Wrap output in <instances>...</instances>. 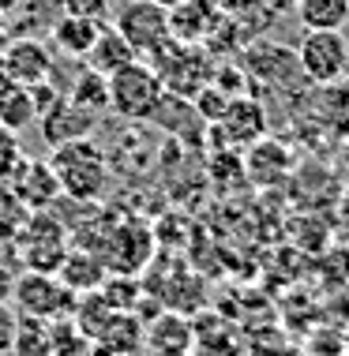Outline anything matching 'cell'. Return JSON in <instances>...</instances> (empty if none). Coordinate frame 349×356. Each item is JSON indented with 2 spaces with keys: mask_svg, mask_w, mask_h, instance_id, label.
Returning a JSON list of instances; mask_svg holds the SVG:
<instances>
[{
  "mask_svg": "<svg viewBox=\"0 0 349 356\" xmlns=\"http://www.w3.org/2000/svg\"><path fill=\"white\" fill-rule=\"evenodd\" d=\"M297 4H300V0H267V8H270L274 15H282V12H297Z\"/></svg>",
  "mask_w": 349,
  "mask_h": 356,
  "instance_id": "30",
  "label": "cell"
},
{
  "mask_svg": "<svg viewBox=\"0 0 349 356\" xmlns=\"http://www.w3.org/2000/svg\"><path fill=\"white\" fill-rule=\"evenodd\" d=\"M150 68L158 72L162 86H166L169 94H177V98H196L203 86L210 83V75H215V56H210L203 45H192V42H166L158 53L150 56Z\"/></svg>",
  "mask_w": 349,
  "mask_h": 356,
  "instance_id": "4",
  "label": "cell"
},
{
  "mask_svg": "<svg viewBox=\"0 0 349 356\" xmlns=\"http://www.w3.org/2000/svg\"><path fill=\"white\" fill-rule=\"evenodd\" d=\"M64 15H79L91 23H109V0H61Z\"/></svg>",
  "mask_w": 349,
  "mask_h": 356,
  "instance_id": "26",
  "label": "cell"
},
{
  "mask_svg": "<svg viewBox=\"0 0 349 356\" xmlns=\"http://www.w3.org/2000/svg\"><path fill=\"white\" fill-rule=\"evenodd\" d=\"M23 158H26V154L19 150L15 131L0 128V184H8V180H12V172L19 169V161H23Z\"/></svg>",
  "mask_w": 349,
  "mask_h": 356,
  "instance_id": "25",
  "label": "cell"
},
{
  "mask_svg": "<svg viewBox=\"0 0 349 356\" xmlns=\"http://www.w3.org/2000/svg\"><path fill=\"white\" fill-rule=\"evenodd\" d=\"M0 68L4 75L19 86H38V83H49L53 75V49L42 42V38H12V42L0 49Z\"/></svg>",
  "mask_w": 349,
  "mask_h": 356,
  "instance_id": "10",
  "label": "cell"
},
{
  "mask_svg": "<svg viewBox=\"0 0 349 356\" xmlns=\"http://www.w3.org/2000/svg\"><path fill=\"white\" fill-rule=\"evenodd\" d=\"M105 274H109V270H105L102 255L86 252V248L68 252L64 263H61V270H56V277H61L72 293H98L102 282H105Z\"/></svg>",
  "mask_w": 349,
  "mask_h": 356,
  "instance_id": "18",
  "label": "cell"
},
{
  "mask_svg": "<svg viewBox=\"0 0 349 356\" xmlns=\"http://www.w3.org/2000/svg\"><path fill=\"white\" fill-rule=\"evenodd\" d=\"M8 188H12L31 210L53 207L56 195H61V180H56V172L45 158H23L19 169L12 172V180H8Z\"/></svg>",
  "mask_w": 349,
  "mask_h": 356,
  "instance_id": "12",
  "label": "cell"
},
{
  "mask_svg": "<svg viewBox=\"0 0 349 356\" xmlns=\"http://www.w3.org/2000/svg\"><path fill=\"white\" fill-rule=\"evenodd\" d=\"M346 4H349V0H346Z\"/></svg>",
  "mask_w": 349,
  "mask_h": 356,
  "instance_id": "32",
  "label": "cell"
},
{
  "mask_svg": "<svg viewBox=\"0 0 349 356\" xmlns=\"http://www.w3.org/2000/svg\"><path fill=\"white\" fill-rule=\"evenodd\" d=\"M215 128L233 147H251L256 139L267 136V109L256 102V94H233Z\"/></svg>",
  "mask_w": 349,
  "mask_h": 356,
  "instance_id": "11",
  "label": "cell"
},
{
  "mask_svg": "<svg viewBox=\"0 0 349 356\" xmlns=\"http://www.w3.org/2000/svg\"><path fill=\"white\" fill-rule=\"evenodd\" d=\"M26 218H31V207H26L8 184H0V240L12 244L19 236V229L26 225Z\"/></svg>",
  "mask_w": 349,
  "mask_h": 356,
  "instance_id": "23",
  "label": "cell"
},
{
  "mask_svg": "<svg viewBox=\"0 0 349 356\" xmlns=\"http://www.w3.org/2000/svg\"><path fill=\"white\" fill-rule=\"evenodd\" d=\"M34 124V98H31V86H19L12 83L4 94H0V128L19 131Z\"/></svg>",
  "mask_w": 349,
  "mask_h": 356,
  "instance_id": "22",
  "label": "cell"
},
{
  "mask_svg": "<svg viewBox=\"0 0 349 356\" xmlns=\"http://www.w3.org/2000/svg\"><path fill=\"white\" fill-rule=\"evenodd\" d=\"M222 15L233 19V23L245 31V38L251 42V38L267 34L270 26H274V12L267 8V0H222Z\"/></svg>",
  "mask_w": 349,
  "mask_h": 356,
  "instance_id": "20",
  "label": "cell"
},
{
  "mask_svg": "<svg viewBox=\"0 0 349 356\" xmlns=\"http://www.w3.org/2000/svg\"><path fill=\"white\" fill-rule=\"evenodd\" d=\"M105 86H109V109L121 120H135V124H150L154 109L166 98V86H162L158 72L147 60L124 64L121 72H113L105 79Z\"/></svg>",
  "mask_w": 349,
  "mask_h": 356,
  "instance_id": "3",
  "label": "cell"
},
{
  "mask_svg": "<svg viewBox=\"0 0 349 356\" xmlns=\"http://www.w3.org/2000/svg\"><path fill=\"white\" fill-rule=\"evenodd\" d=\"M68 98H72L79 109H86V113H105L109 109V86H105V75H98L94 68H79V75L72 79V90H68Z\"/></svg>",
  "mask_w": 349,
  "mask_h": 356,
  "instance_id": "21",
  "label": "cell"
},
{
  "mask_svg": "<svg viewBox=\"0 0 349 356\" xmlns=\"http://www.w3.org/2000/svg\"><path fill=\"white\" fill-rule=\"evenodd\" d=\"M34 124H42V139L49 143V147H64V143H75V139H91L98 117L79 109V105L64 94V98L56 102L53 109H45Z\"/></svg>",
  "mask_w": 349,
  "mask_h": 356,
  "instance_id": "13",
  "label": "cell"
},
{
  "mask_svg": "<svg viewBox=\"0 0 349 356\" xmlns=\"http://www.w3.org/2000/svg\"><path fill=\"white\" fill-rule=\"evenodd\" d=\"M19 341V312L8 300H0V353H12Z\"/></svg>",
  "mask_w": 349,
  "mask_h": 356,
  "instance_id": "27",
  "label": "cell"
},
{
  "mask_svg": "<svg viewBox=\"0 0 349 356\" xmlns=\"http://www.w3.org/2000/svg\"><path fill=\"white\" fill-rule=\"evenodd\" d=\"M102 26L105 23H91V19H79V15H56L49 23V42L68 60H83L91 53V45H94Z\"/></svg>",
  "mask_w": 349,
  "mask_h": 356,
  "instance_id": "16",
  "label": "cell"
},
{
  "mask_svg": "<svg viewBox=\"0 0 349 356\" xmlns=\"http://www.w3.org/2000/svg\"><path fill=\"white\" fill-rule=\"evenodd\" d=\"M297 68L316 86L342 83L349 75V38L342 31H304L297 45Z\"/></svg>",
  "mask_w": 349,
  "mask_h": 356,
  "instance_id": "5",
  "label": "cell"
},
{
  "mask_svg": "<svg viewBox=\"0 0 349 356\" xmlns=\"http://www.w3.org/2000/svg\"><path fill=\"white\" fill-rule=\"evenodd\" d=\"M12 285H15L12 266H4V263H0V300H12Z\"/></svg>",
  "mask_w": 349,
  "mask_h": 356,
  "instance_id": "28",
  "label": "cell"
},
{
  "mask_svg": "<svg viewBox=\"0 0 349 356\" xmlns=\"http://www.w3.org/2000/svg\"><path fill=\"white\" fill-rule=\"evenodd\" d=\"M154 252V236L143 221H121L116 229H109V236L102 240V263L105 270L128 274L135 277L147 266V259Z\"/></svg>",
  "mask_w": 349,
  "mask_h": 356,
  "instance_id": "9",
  "label": "cell"
},
{
  "mask_svg": "<svg viewBox=\"0 0 349 356\" xmlns=\"http://www.w3.org/2000/svg\"><path fill=\"white\" fill-rule=\"evenodd\" d=\"M289 169H293V150H289L286 143L263 136V139H256V143L248 147L245 172L251 177V184L270 188V184H278V180H286Z\"/></svg>",
  "mask_w": 349,
  "mask_h": 356,
  "instance_id": "14",
  "label": "cell"
},
{
  "mask_svg": "<svg viewBox=\"0 0 349 356\" xmlns=\"http://www.w3.org/2000/svg\"><path fill=\"white\" fill-rule=\"evenodd\" d=\"M72 289H68L56 274H15L12 285V300L19 315H34V319H56V315L68 312L72 304Z\"/></svg>",
  "mask_w": 349,
  "mask_h": 356,
  "instance_id": "8",
  "label": "cell"
},
{
  "mask_svg": "<svg viewBox=\"0 0 349 356\" xmlns=\"http://www.w3.org/2000/svg\"><path fill=\"white\" fill-rule=\"evenodd\" d=\"M237 64H240V72H245V79H248V90H251V83L286 86V83H293V75H300L297 49L278 45V42H263V38H251L245 49L237 53Z\"/></svg>",
  "mask_w": 349,
  "mask_h": 356,
  "instance_id": "7",
  "label": "cell"
},
{
  "mask_svg": "<svg viewBox=\"0 0 349 356\" xmlns=\"http://www.w3.org/2000/svg\"><path fill=\"white\" fill-rule=\"evenodd\" d=\"M192 105H196V113H199L207 124H218L222 113H226V105H229V94H222L215 83H207V86L196 94V98H192Z\"/></svg>",
  "mask_w": 349,
  "mask_h": 356,
  "instance_id": "24",
  "label": "cell"
},
{
  "mask_svg": "<svg viewBox=\"0 0 349 356\" xmlns=\"http://www.w3.org/2000/svg\"><path fill=\"white\" fill-rule=\"evenodd\" d=\"M49 165L61 180V191L75 203H98L109 188V161L98 143L91 139H75L64 147H53Z\"/></svg>",
  "mask_w": 349,
  "mask_h": 356,
  "instance_id": "1",
  "label": "cell"
},
{
  "mask_svg": "<svg viewBox=\"0 0 349 356\" xmlns=\"http://www.w3.org/2000/svg\"><path fill=\"white\" fill-rule=\"evenodd\" d=\"M12 19H8V12H4V8H0V49H4V45L8 42H12Z\"/></svg>",
  "mask_w": 349,
  "mask_h": 356,
  "instance_id": "29",
  "label": "cell"
},
{
  "mask_svg": "<svg viewBox=\"0 0 349 356\" xmlns=\"http://www.w3.org/2000/svg\"><path fill=\"white\" fill-rule=\"evenodd\" d=\"M218 15H222V0H180V4L169 8V34L177 42L199 45Z\"/></svg>",
  "mask_w": 349,
  "mask_h": 356,
  "instance_id": "15",
  "label": "cell"
},
{
  "mask_svg": "<svg viewBox=\"0 0 349 356\" xmlns=\"http://www.w3.org/2000/svg\"><path fill=\"white\" fill-rule=\"evenodd\" d=\"M293 15L304 31H346L349 4L346 0H300Z\"/></svg>",
  "mask_w": 349,
  "mask_h": 356,
  "instance_id": "19",
  "label": "cell"
},
{
  "mask_svg": "<svg viewBox=\"0 0 349 356\" xmlns=\"http://www.w3.org/2000/svg\"><path fill=\"white\" fill-rule=\"evenodd\" d=\"M154 4H162V8H173V4H180V0H154Z\"/></svg>",
  "mask_w": 349,
  "mask_h": 356,
  "instance_id": "31",
  "label": "cell"
},
{
  "mask_svg": "<svg viewBox=\"0 0 349 356\" xmlns=\"http://www.w3.org/2000/svg\"><path fill=\"white\" fill-rule=\"evenodd\" d=\"M12 248L19 252L23 270H34V274H56L61 263H64V255L72 252V248H68V225L53 214L49 207L31 210V218H26V225L19 229Z\"/></svg>",
  "mask_w": 349,
  "mask_h": 356,
  "instance_id": "2",
  "label": "cell"
},
{
  "mask_svg": "<svg viewBox=\"0 0 349 356\" xmlns=\"http://www.w3.org/2000/svg\"><path fill=\"white\" fill-rule=\"evenodd\" d=\"M113 26L121 31V38L135 49L139 60H150L166 42H173L169 34V8L154 4V0H128L113 12Z\"/></svg>",
  "mask_w": 349,
  "mask_h": 356,
  "instance_id": "6",
  "label": "cell"
},
{
  "mask_svg": "<svg viewBox=\"0 0 349 356\" xmlns=\"http://www.w3.org/2000/svg\"><path fill=\"white\" fill-rule=\"evenodd\" d=\"M83 60H86V68H94L98 75H105V79H109L113 72H121L124 64L139 60V56H135V49H132L128 42H124L121 31H116L113 23H105L102 31H98V38H94L91 53H86Z\"/></svg>",
  "mask_w": 349,
  "mask_h": 356,
  "instance_id": "17",
  "label": "cell"
}]
</instances>
